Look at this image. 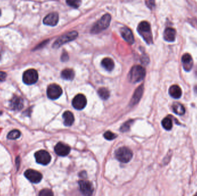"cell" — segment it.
Listing matches in <instances>:
<instances>
[{"label":"cell","instance_id":"obj_1","mask_svg":"<svg viewBox=\"0 0 197 196\" xmlns=\"http://www.w3.org/2000/svg\"><path fill=\"white\" fill-rule=\"evenodd\" d=\"M145 75L146 71L143 66L140 65L134 66L130 71L129 78L132 83H138L143 80Z\"/></svg>","mask_w":197,"mask_h":196},{"label":"cell","instance_id":"obj_2","mask_svg":"<svg viewBox=\"0 0 197 196\" xmlns=\"http://www.w3.org/2000/svg\"><path fill=\"white\" fill-rule=\"evenodd\" d=\"M111 19V17L109 14H104L92 27L91 32L92 34H98L104 30H106L110 25Z\"/></svg>","mask_w":197,"mask_h":196},{"label":"cell","instance_id":"obj_3","mask_svg":"<svg viewBox=\"0 0 197 196\" xmlns=\"http://www.w3.org/2000/svg\"><path fill=\"white\" fill-rule=\"evenodd\" d=\"M133 155L131 149L126 147H120L115 152L116 159L122 163H127L130 161L133 158Z\"/></svg>","mask_w":197,"mask_h":196},{"label":"cell","instance_id":"obj_4","mask_svg":"<svg viewBox=\"0 0 197 196\" xmlns=\"http://www.w3.org/2000/svg\"><path fill=\"white\" fill-rule=\"evenodd\" d=\"M139 34L143 37L144 40L148 44L152 43V35L150 29V25L147 21H142L138 26Z\"/></svg>","mask_w":197,"mask_h":196},{"label":"cell","instance_id":"obj_5","mask_svg":"<svg viewBox=\"0 0 197 196\" xmlns=\"http://www.w3.org/2000/svg\"><path fill=\"white\" fill-rule=\"evenodd\" d=\"M78 36V33L76 31H72L68 32L60 37L55 42H54L53 46V48H59L63 44L66 43L71 42L76 39Z\"/></svg>","mask_w":197,"mask_h":196},{"label":"cell","instance_id":"obj_6","mask_svg":"<svg viewBox=\"0 0 197 196\" xmlns=\"http://www.w3.org/2000/svg\"><path fill=\"white\" fill-rule=\"evenodd\" d=\"M62 89L58 85L51 84L48 86L47 89V95L51 100H57L62 94Z\"/></svg>","mask_w":197,"mask_h":196},{"label":"cell","instance_id":"obj_7","mask_svg":"<svg viewBox=\"0 0 197 196\" xmlns=\"http://www.w3.org/2000/svg\"><path fill=\"white\" fill-rule=\"evenodd\" d=\"M38 80V73L34 69H29L25 71L23 76V81L27 85H32Z\"/></svg>","mask_w":197,"mask_h":196},{"label":"cell","instance_id":"obj_8","mask_svg":"<svg viewBox=\"0 0 197 196\" xmlns=\"http://www.w3.org/2000/svg\"><path fill=\"white\" fill-rule=\"evenodd\" d=\"M36 162L42 165H47L51 159V157L48 151L45 150H40L35 154Z\"/></svg>","mask_w":197,"mask_h":196},{"label":"cell","instance_id":"obj_9","mask_svg":"<svg viewBox=\"0 0 197 196\" xmlns=\"http://www.w3.org/2000/svg\"><path fill=\"white\" fill-rule=\"evenodd\" d=\"M87 100L85 95L78 94L76 95L72 101V105L77 110H82L86 106Z\"/></svg>","mask_w":197,"mask_h":196},{"label":"cell","instance_id":"obj_10","mask_svg":"<svg viewBox=\"0 0 197 196\" xmlns=\"http://www.w3.org/2000/svg\"><path fill=\"white\" fill-rule=\"evenodd\" d=\"M24 175L30 182L34 184H38L40 182L42 179V174L32 169L26 170L24 173Z\"/></svg>","mask_w":197,"mask_h":196},{"label":"cell","instance_id":"obj_11","mask_svg":"<svg viewBox=\"0 0 197 196\" xmlns=\"http://www.w3.org/2000/svg\"><path fill=\"white\" fill-rule=\"evenodd\" d=\"M78 185L81 192L85 196H90L94 191V187L92 183L86 180H81L78 182Z\"/></svg>","mask_w":197,"mask_h":196},{"label":"cell","instance_id":"obj_12","mask_svg":"<svg viewBox=\"0 0 197 196\" xmlns=\"http://www.w3.org/2000/svg\"><path fill=\"white\" fill-rule=\"evenodd\" d=\"M55 153L61 156H65L71 152V148L69 146L63 143H58L54 147Z\"/></svg>","mask_w":197,"mask_h":196},{"label":"cell","instance_id":"obj_13","mask_svg":"<svg viewBox=\"0 0 197 196\" xmlns=\"http://www.w3.org/2000/svg\"><path fill=\"white\" fill-rule=\"evenodd\" d=\"M58 14L57 13H51L48 14L43 19V23L50 26H55L58 22Z\"/></svg>","mask_w":197,"mask_h":196},{"label":"cell","instance_id":"obj_14","mask_svg":"<svg viewBox=\"0 0 197 196\" xmlns=\"http://www.w3.org/2000/svg\"><path fill=\"white\" fill-rule=\"evenodd\" d=\"M183 69L186 71H190L193 67V60L189 53H185L182 57Z\"/></svg>","mask_w":197,"mask_h":196},{"label":"cell","instance_id":"obj_15","mask_svg":"<svg viewBox=\"0 0 197 196\" xmlns=\"http://www.w3.org/2000/svg\"><path fill=\"white\" fill-rule=\"evenodd\" d=\"M23 107V100L20 97L14 96L10 101V107L14 111H20Z\"/></svg>","mask_w":197,"mask_h":196},{"label":"cell","instance_id":"obj_16","mask_svg":"<svg viewBox=\"0 0 197 196\" xmlns=\"http://www.w3.org/2000/svg\"><path fill=\"white\" fill-rule=\"evenodd\" d=\"M120 34L126 42L130 44H133L134 42L133 34L131 30L127 27H123L120 29Z\"/></svg>","mask_w":197,"mask_h":196},{"label":"cell","instance_id":"obj_17","mask_svg":"<svg viewBox=\"0 0 197 196\" xmlns=\"http://www.w3.org/2000/svg\"><path fill=\"white\" fill-rule=\"evenodd\" d=\"M163 36L166 41L173 42L176 37V30L172 28H167L164 31Z\"/></svg>","mask_w":197,"mask_h":196},{"label":"cell","instance_id":"obj_18","mask_svg":"<svg viewBox=\"0 0 197 196\" xmlns=\"http://www.w3.org/2000/svg\"><path fill=\"white\" fill-rule=\"evenodd\" d=\"M169 94L173 98H180L182 95V89L177 85L171 86L169 89Z\"/></svg>","mask_w":197,"mask_h":196},{"label":"cell","instance_id":"obj_19","mask_svg":"<svg viewBox=\"0 0 197 196\" xmlns=\"http://www.w3.org/2000/svg\"><path fill=\"white\" fill-rule=\"evenodd\" d=\"M62 117L64 119V123L65 126L70 127L73 124L74 121V117L71 112L66 111L63 114Z\"/></svg>","mask_w":197,"mask_h":196},{"label":"cell","instance_id":"obj_20","mask_svg":"<svg viewBox=\"0 0 197 196\" xmlns=\"http://www.w3.org/2000/svg\"><path fill=\"white\" fill-rule=\"evenodd\" d=\"M143 85L136 89V90L135 91V92L133 95V98L131 99V105H135L139 102L140 100L141 99V98L142 97V95H143Z\"/></svg>","mask_w":197,"mask_h":196},{"label":"cell","instance_id":"obj_21","mask_svg":"<svg viewBox=\"0 0 197 196\" xmlns=\"http://www.w3.org/2000/svg\"><path fill=\"white\" fill-rule=\"evenodd\" d=\"M102 65L106 70L112 71L114 68V62L113 60L110 58H106L102 60Z\"/></svg>","mask_w":197,"mask_h":196},{"label":"cell","instance_id":"obj_22","mask_svg":"<svg viewBox=\"0 0 197 196\" xmlns=\"http://www.w3.org/2000/svg\"><path fill=\"white\" fill-rule=\"evenodd\" d=\"M74 76V71L71 69H66L61 72V77L67 81L73 80Z\"/></svg>","mask_w":197,"mask_h":196},{"label":"cell","instance_id":"obj_23","mask_svg":"<svg viewBox=\"0 0 197 196\" xmlns=\"http://www.w3.org/2000/svg\"><path fill=\"white\" fill-rule=\"evenodd\" d=\"M172 108L173 112L178 115L182 116L185 113V108L179 102L173 103Z\"/></svg>","mask_w":197,"mask_h":196},{"label":"cell","instance_id":"obj_24","mask_svg":"<svg viewBox=\"0 0 197 196\" xmlns=\"http://www.w3.org/2000/svg\"><path fill=\"white\" fill-rule=\"evenodd\" d=\"M161 125L165 130H166L167 131H170L172 129V125H173L172 121L169 117H166L162 120Z\"/></svg>","mask_w":197,"mask_h":196},{"label":"cell","instance_id":"obj_25","mask_svg":"<svg viewBox=\"0 0 197 196\" xmlns=\"http://www.w3.org/2000/svg\"><path fill=\"white\" fill-rule=\"evenodd\" d=\"M98 95L100 98L103 100H106L110 97V92L105 88H101L98 90Z\"/></svg>","mask_w":197,"mask_h":196},{"label":"cell","instance_id":"obj_26","mask_svg":"<svg viewBox=\"0 0 197 196\" xmlns=\"http://www.w3.org/2000/svg\"><path fill=\"white\" fill-rule=\"evenodd\" d=\"M21 135L20 132L18 130H14L9 132L7 135V138L11 140H15L18 139Z\"/></svg>","mask_w":197,"mask_h":196},{"label":"cell","instance_id":"obj_27","mask_svg":"<svg viewBox=\"0 0 197 196\" xmlns=\"http://www.w3.org/2000/svg\"><path fill=\"white\" fill-rule=\"evenodd\" d=\"M66 3L74 8H77L80 6L81 1V0H66Z\"/></svg>","mask_w":197,"mask_h":196},{"label":"cell","instance_id":"obj_28","mask_svg":"<svg viewBox=\"0 0 197 196\" xmlns=\"http://www.w3.org/2000/svg\"><path fill=\"white\" fill-rule=\"evenodd\" d=\"M104 137L108 140H112L117 137V135L111 131H106L104 133Z\"/></svg>","mask_w":197,"mask_h":196},{"label":"cell","instance_id":"obj_29","mask_svg":"<svg viewBox=\"0 0 197 196\" xmlns=\"http://www.w3.org/2000/svg\"><path fill=\"white\" fill-rule=\"evenodd\" d=\"M39 195L41 196H53L54 194L51 190L48 189H45L41 190L40 191Z\"/></svg>","mask_w":197,"mask_h":196},{"label":"cell","instance_id":"obj_30","mask_svg":"<svg viewBox=\"0 0 197 196\" xmlns=\"http://www.w3.org/2000/svg\"><path fill=\"white\" fill-rule=\"evenodd\" d=\"M133 123L132 120H129L127 122H126L123 125L121 128H120V131L122 132H126V131H128L130 127V125Z\"/></svg>","mask_w":197,"mask_h":196},{"label":"cell","instance_id":"obj_31","mask_svg":"<svg viewBox=\"0 0 197 196\" xmlns=\"http://www.w3.org/2000/svg\"><path fill=\"white\" fill-rule=\"evenodd\" d=\"M146 5L150 9H153L155 6V0H148L146 2Z\"/></svg>","mask_w":197,"mask_h":196},{"label":"cell","instance_id":"obj_32","mask_svg":"<svg viewBox=\"0 0 197 196\" xmlns=\"http://www.w3.org/2000/svg\"><path fill=\"white\" fill-rule=\"evenodd\" d=\"M7 74L5 72L0 71V81L2 82L6 79Z\"/></svg>","mask_w":197,"mask_h":196},{"label":"cell","instance_id":"obj_33","mask_svg":"<svg viewBox=\"0 0 197 196\" xmlns=\"http://www.w3.org/2000/svg\"><path fill=\"white\" fill-rule=\"evenodd\" d=\"M68 59H69V56H68L67 53H66V52H64V53L62 54V55H61V60H62V61H63V62L67 61L68 60Z\"/></svg>","mask_w":197,"mask_h":196},{"label":"cell","instance_id":"obj_34","mask_svg":"<svg viewBox=\"0 0 197 196\" xmlns=\"http://www.w3.org/2000/svg\"><path fill=\"white\" fill-rule=\"evenodd\" d=\"M1 10H0V16H1Z\"/></svg>","mask_w":197,"mask_h":196},{"label":"cell","instance_id":"obj_35","mask_svg":"<svg viewBox=\"0 0 197 196\" xmlns=\"http://www.w3.org/2000/svg\"><path fill=\"white\" fill-rule=\"evenodd\" d=\"M1 54H0V59H1Z\"/></svg>","mask_w":197,"mask_h":196}]
</instances>
